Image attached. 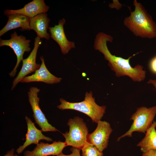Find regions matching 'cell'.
I'll use <instances>...</instances> for the list:
<instances>
[{"instance_id": "1", "label": "cell", "mask_w": 156, "mask_h": 156, "mask_svg": "<svg viewBox=\"0 0 156 156\" xmlns=\"http://www.w3.org/2000/svg\"><path fill=\"white\" fill-rule=\"evenodd\" d=\"M113 39L111 36L99 32L96 36L94 48L103 55L105 60L108 61L109 66L115 72L117 77L128 76L134 81L140 82L144 80L146 77V71L143 70V67L137 65L133 67L129 63L130 59L135 54L125 59L111 53L107 44V42H112Z\"/></svg>"}, {"instance_id": "2", "label": "cell", "mask_w": 156, "mask_h": 156, "mask_svg": "<svg viewBox=\"0 0 156 156\" xmlns=\"http://www.w3.org/2000/svg\"><path fill=\"white\" fill-rule=\"evenodd\" d=\"M135 7L130 16L125 18L124 23L136 36L153 39L156 38V24L144 7L136 0L133 1Z\"/></svg>"}, {"instance_id": "3", "label": "cell", "mask_w": 156, "mask_h": 156, "mask_svg": "<svg viewBox=\"0 0 156 156\" xmlns=\"http://www.w3.org/2000/svg\"><path fill=\"white\" fill-rule=\"evenodd\" d=\"M60 101L61 103L57 106L59 109H73L79 111L89 116L93 122L97 123L101 120L105 113L106 106H99L96 103L91 91L89 93L86 92L84 100L80 102H70L63 98H60Z\"/></svg>"}, {"instance_id": "4", "label": "cell", "mask_w": 156, "mask_h": 156, "mask_svg": "<svg viewBox=\"0 0 156 156\" xmlns=\"http://www.w3.org/2000/svg\"><path fill=\"white\" fill-rule=\"evenodd\" d=\"M156 115V105L147 108L141 107L138 108L135 112L131 116L130 120L133 122L129 130L118 137L117 141L128 137H131L133 133L137 132L145 133L151 126Z\"/></svg>"}, {"instance_id": "5", "label": "cell", "mask_w": 156, "mask_h": 156, "mask_svg": "<svg viewBox=\"0 0 156 156\" xmlns=\"http://www.w3.org/2000/svg\"><path fill=\"white\" fill-rule=\"evenodd\" d=\"M67 125L69 127L68 132L62 133L67 146L81 149L87 142L89 134L86 123L83 118L76 116L69 119Z\"/></svg>"}, {"instance_id": "6", "label": "cell", "mask_w": 156, "mask_h": 156, "mask_svg": "<svg viewBox=\"0 0 156 156\" xmlns=\"http://www.w3.org/2000/svg\"><path fill=\"white\" fill-rule=\"evenodd\" d=\"M30 40L26 39L25 37L22 35L18 36L14 31L11 35V38L9 40H0V46H6L10 47L13 50L17 57V62L13 70L9 73L10 76L14 77L16 75L21 62L23 59V55L25 52H29Z\"/></svg>"}, {"instance_id": "7", "label": "cell", "mask_w": 156, "mask_h": 156, "mask_svg": "<svg viewBox=\"0 0 156 156\" xmlns=\"http://www.w3.org/2000/svg\"><path fill=\"white\" fill-rule=\"evenodd\" d=\"M40 90L32 87L28 92L29 101L33 112V117L36 123L41 128L42 132L59 131L55 127L50 124L39 106V98L38 94Z\"/></svg>"}, {"instance_id": "8", "label": "cell", "mask_w": 156, "mask_h": 156, "mask_svg": "<svg viewBox=\"0 0 156 156\" xmlns=\"http://www.w3.org/2000/svg\"><path fill=\"white\" fill-rule=\"evenodd\" d=\"M97 123L95 130L88 134L87 141L102 152L108 146L109 136L113 130L110 124L107 121L100 120Z\"/></svg>"}, {"instance_id": "9", "label": "cell", "mask_w": 156, "mask_h": 156, "mask_svg": "<svg viewBox=\"0 0 156 156\" xmlns=\"http://www.w3.org/2000/svg\"><path fill=\"white\" fill-rule=\"evenodd\" d=\"M41 42L39 37L37 36L35 38L33 49L29 56L22 60V68L18 75L13 81L12 90H13L16 85L26 75L35 72L40 67L41 64L36 63V59L37 51Z\"/></svg>"}, {"instance_id": "10", "label": "cell", "mask_w": 156, "mask_h": 156, "mask_svg": "<svg viewBox=\"0 0 156 156\" xmlns=\"http://www.w3.org/2000/svg\"><path fill=\"white\" fill-rule=\"evenodd\" d=\"M67 146L65 142L59 140L51 144L40 142L32 151H25L23 156H48L56 155L62 153L64 148Z\"/></svg>"}, {"instance_id": "11", "label": "cell", "mask_w": 156, "mask_h": 156, "mask_svg": "<svg viewBox=\"0 0 156 156\" xmlns=\"http://www.w3.org/2000/svg\"><path fill=\"white\" fill-rule=\"evenodd\" d=\"M25 118L27 124V131L25 135V141L23 144L20 146L16 150L18 154L21 153L29 146L32 144L37 145L41 140H44L48 142L53 141L51 138L47 137L42 133L41 130H39L35 126V123L27 116Z\"/></svg>"}, {"instance_id": "12", "label": "cell", "mask_w": 156, "mask_h": 156, "mask_svg": "<svg viewBox=\"0 0 156 156\" xmlns=\"http://www.w3.org/2000/svg\"><path fill=\"white\" fill-rule=\"evenodd\" d=\"M65 22V20L63 18L59 20L58 25L49 28L50 37L57 43L64 55L68 53L72 49L75 48L74 42L69 41L65 35L64 29Z\"/></svg>"}, {"instance_id": "13", "label": "cell", "mask_w": 156, "mask_h": 156, "mask_svg": "<svg viewBox=\"0 0 156 156\" xmlns=\"http://www.w3.org/2000/svg\"><path fill=\"white\" fill-rule=\"evenodd\" d=\"M44 0H34L25 5L20 9L17 10L7 9L4 10L5 15L18 14L27 16L30 18L42 13H46L49 9Z\"/></svg>"}, {"instance_id": "14", "label": "cell", "mask_w": 156, "mask_h": 156, "mask_svg": "<svg viewBox=\"0 0 156 156\" xmlns=\"http://www.w3.org/2000/svg\"><path fill=\"white\" fill-rule=\"evenodd\" d=\"M42 63L40 68L35 73L30 76H26L20 81L21 83L32 82H42L49 84H53L60 82L62 80L51 73L47 68L42 56L40 57Z\"/></svg>"}, {"instance_id": "15", "label": "cell", "mask_w": 156, "mask_h": 156, "mask_svg": "<svg viewBox=\"0 0 156 156\" xmlns=\"http://www.w3.org/2000/svg\"><path fill=\"white\" fill-rule=\"evenodd\" d=\"M47 15L46 13H43L31 18L29 27L31 29H33L36 32L37 36L48 40L50 35L47 31L49 29L50 20Z\"/></svg>"}, {"instance_id": "16", "label": "cell", "mask_w": 156, "mask_h": 156, "mask_svg": "<svg viewBox=\"0 0 156 156\" xmlns=\"http://www.w3.org/2000/svg\"><path fill=\"white\" fill-rule=\"evenodd\" d=\"M8 21L4 27L0 31V36L11 29L21 27L20 30H30L29 22L31 18L27 16L18 14L7 16Z\"/></svg>"}, {"instance_id": "17", "label": "cell", "mask_w": 156, "mask_h": 156, "mask_svg": "<svg viewBox=\"0 0 156 156\" xmlns=\"http://www.w3.org/2000/svg\"><path fill=\"white\" fill-rule=\"evenodd\" d=\"M156 121H154L146 131L144 137L137 144L142 153L151 149L156 150Z\"/></svg>"}, {"instance_id": "18", "label": "cell", "mask_w": 156, "mask_h": 156, "mask_svg": "<svg viewBox=\"0 0 156 156\" xmlns=\"http://www.w3.org/2000/svg\"><path fill=\"white\" fill-rule=\"evenodd\" d=\"M82 156H103V153L94 145L87 142L82 149Z\"/></svg>"}, {"instance_id": "19", "label": "cell", "mask_w": 156, "mask_h": 156, "mask_svg": "<svg viewBox=\"0 0 156 156\" xmlns=\"http://www.w3.org/2000/svg\"><path fill=\"white\" fill-rule=\"evenodd\" d=\"M70 150L72 152V153L70 154L66 155L62 153L57 156H81L80 155V149L72 147Z\"/></svg>"}, {"instance_id": "20", "label": "cell", "mask_w": 156, "mask_h": 156, "mask_svg": "<svg viewBox=\"0 0 156 156\" xmlns=\"http://www.w3.org/2000/svg\"><path fill=\"white\" fill-rule=\"evenodd\" d=\"M150 67L151 71L156 73V55L151 61Z\"/></svg>"}, {"instance_id": "21", "label": "cell", "mask_w": 156, "mask_h": 156, "mask_svg": "<svg viewBox=\"0 0 156 156\" xmlns=\"http://www.w3.org/2000/svg\"><path fill=\"white\" fill-rule=\"evenodd\" d=\"M142 156H156V150L151 149L147 151L142 153Z\"/></svg>"}, {"instance_id": "22", "label": "cell", "mask_w": 156, "mask_h": 156, "mask_svg": "<svg viewBox=\"0 0 156 156\" xmlns=\"http://www.w3.org/2000/svg\"><path fill=\"white\" fill-rule=\"evenodd\" d=\"M14 149L12 148L11 150L8 151L3 156H19L16 154H14Z\"/></svg>"}, {"instance_id": "23", "label": "cell", "mask_w": 156, "mask_h": 156, "mask_svg": "<svg viewBox=\"0 0 156 156\" xmlns=\"http://www.w3.org/2000/svg\"><path fill=\"white\" fill-rule=\"evenodd\" d=\"M147 83L153 85L156 90V80L150 79L148 81Z\"/></svg>"}]
</instances>
